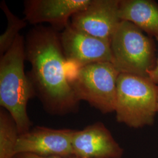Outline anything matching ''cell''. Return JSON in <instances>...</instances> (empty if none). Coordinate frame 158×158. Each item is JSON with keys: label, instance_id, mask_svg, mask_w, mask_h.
Here are the masks:
<instances>
[{"label": "cell", "instance_id": "4", "mask_svg": "<svg viewBox=\"0 0 158 158\" xmlns=\"http://www.w3.org/2000/svg\"><path fill=\"white\" fill-rule=\"evenodd\" d=\"M110 45L113 63L120 73L148 77L156 66L154 40L132 23L121 21Z\"/></svg>", "mask_w": 158, "mask_h": 158}, {"label": "cell", "instance_id": "11", "mask_svg": "<svg viewBox=\"0 0 158 158\" xmlns=\"http://www.w3.org/2000/svg\"><path fill=\"white\" fill-rule=\"evenodd\" d=\"M119 17L149 36L158 37V4L152 0H119Z\"/></svg>", "mask_w": 158, "mask_h": 158}, {"label": "cell", "instance_id": "12", "mask_svg": "<svg viewBox=\"0 0 158 158\" xmlns=\"http://www.w3.org/2000/svg\"><path fill=\"white\" fill-rule=\"evenodd\" d=\"M19 135L11 115L3 108L0 109V158H14Z\"/></svg>", "mask_w": 158, "mask_h": 158}, {"label": "cell", "instance_id": "13", "mask_svg": "<svg viewBox=\"0 0 158 158\" xmlns=\"http://www.w3.org/2000/svg\"><path fill=\"white\" fill-rule=\"evenodd\" d=\"M1 8L4 11L7 20L5 32L0 36V55H3L11 46L20 30L27 26V21L21 19L12 12L4 1L1 2Z\"/></svg>", "mask_w": 158, "mask_h": 158}, {"label": "cell", "instance_id": "15", "mask_svg": "<svg viewBox=\"0 0 158 158\" xmlns=\"http://www.w3.org/2000/svg\"><path fill=\"white\" fill-rule=\"evenodd\" d=\"M14 158H77L73 156L70 158H57V157H45V156H38L34 154H31V153H18L17 154L15 157Z\"/></svg>", "mask_w": 158, "mask_h": 158}, {"label": "cell", "instance_id": "8", "mask_svg": "<svg viewBox=\"0 0 158 158\" xmlns=\"http://www.w3.org/2000/svg\"><path fill=\"white\" fill-rule=\"evenodd\" d=\"M119 0H91L85 9L71 18L75 28L110 42L121 22L118 15Z\"/></svg>", "mask_w": 158, "mask_h": 158}, {"label": "cell", "instance_id": "14", "mask_svg": "<svg viewBox=\"0 0 158 158\" xmlns=\"http://www.w3.org/2000/svg\"><path fill=\"white\" fill-rule=\"evenodd\" d=\"M158 42V37L155 38ZM148 77L153 81L155 84L158 85V57L157 58V61L155 67L149 71L148 74Z\"/></svg>", "mask_w": 158, "mask_h": 158}, {"label": "cell", "instance_id": "9", "mask_svg": "<svg viewBox=\"0 0 158 158\" xmlns=\"http://www.w3.org/2000/svg\"><path fill=\"white\" fill-rule=\"evenodd\" d=\"M72 148L73 156L77 158H122L124 152L102 122L76 130Z\"/></svg>", "mask_w": 158, "mask_h": 158}, {"label": "cell", "instance_id": "10", "mask_svg": "<svg viewBox=\"0 0 158 158\" xmlns=\"http://www.w3.org/2000/svg\"><path fill=\"white\" fill-rule=\"evenodd\" d=\"M91 0H27L25 20L31 24L48 23L56 31L63 30L77 12L85 9Z\"/></svg>", "mask_w": 158, "mask_h": 158}, {"label": "cell", "instance_id": "1", "mask_svg": "<svg viewBox=\"0 0 158 158\" xmlns=\"http://www.w3.org/2000/svg\"><path fill=\"white\" fill-rule=\"evenodd\" d=\"M29 78L46 111L64 116L78 111L80 101L69 83L60 35L52 27H36L25 40Z\"/></svg>", "mask_w": 158, "mask_h": 158}, {"label": "cell", "instance_id": "6", "mask_svg": "<svg viewBox=\"0 0 158 158\" xmlns=\"http://www.w3.org/2000/svg\"><path fill=\"white\" fill-rule=\"evenodd\" d=\"M60 40L68 75L92 63H113L110 42L75 28L70 22L60 34Z\"/></svg>", "mask_w": 158, "mask_h": 158}, {"label": "cell", "instance_id": "7", "mask_svg": "<svg viewBox=\"0 0 158 158\" xmlns=\"http://www.w3.org/2000/svg\"><path fill=\"white\" fill-rule=\"evenodd\" d=\"M75 131L35 127L19 135L16 155L26 153L45 157H73L72 139Z\"/></svg>", "mask_w": 158, "mask_h": 158}, {"label": "cell", "instance_id": "16", "mask_svg": "<svg viewBox=\"0 0 158 158\" xmlns=\"http://www.w3.org/2000/svg\"><path fill=\"white\" fill-rule=\"evenodd\" d=\"M157 110H158V106H157Z\"/></svg>", "mask_w": 158, "mask_h": 158}, {"label": "cell", "instance_id": "2", "mask_svg": "<svg viewBox=\"0 0 158 158\" xmlns=\"http://www.w3.org/2000/svg\"><path fill=\"white\" fill-rule=\"evenodd\" d=\"M25 40L19 34L0 59V105L14 119L19 135L31 130L27 113L29 100L36 96L33 85L24 72Z\"/></svg>", "mask_w": 158, "mask_h": 158}, {"label": "cell", "instance_id": "5", "mask_svg": "<svg viewBox=\"0 0 158 158\" xmlns=\"http://www.w3.org/2000/svg\"><path fill=\"white\" fill-rule=\"evenodd\" d=\"M120 73L112 63H94L80 68L69 81L80 102H87L102 114H108L115 111Z\"/></svg>", "mask_w": 158, "mask_h": 158}, {"label": "cell", "instance_id": "3", "mask_svg": "<svg viewBox=\"0 0 158 158\" xmlns=\"http://www.w3.org/2000/svg\"><path fill=\"white\" fill-rule=\"evenodd\" d=\"M158 97V85L148 77L121 73L114 111L117 121L132 128L152 125Z\"/></svg>", "mask_w": 158, "mask_h": 158}]
</instances>
